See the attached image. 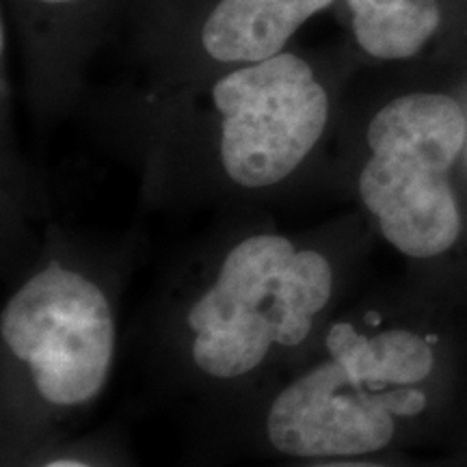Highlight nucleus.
<instances>
[{
    "instance_id": "5",
    "label": "nucleus",
    "mask_w": 467,
    "mask_h": 467,
    "mask_svg": "<svg viewBox=\"0 0 467 467\" xmlns=\"http://www.w3.org/2000/svg\"><path fill=\"white\" fill-rule=\"evenodd\" d=\"M424 407L426 394L413 385L375 392L329 358L279 392L266 413V437L285 457L359 459L392 441L396 418Z\"/></svg>"
},
{
    "instance_id": "4",
    "label": "nucleus",
    "mask_w": 467,
    "mask_h": 467,
    "mask_svg": "<svg viewBox=\"0 0 467 467\" xmlns=\"http://www.w3.org/2000/svg\"><path fill=\"white\" fill-rule=\"evenodd\" d=\"M225 173L244 189H266L295 171L323 137L329 100L312 67L295 55L251 63L213 89Z\"/></svg>"
},
{
    "instance_id": "1",
    "label": "nucleus",
    "mask_w": 467,
    "mask_h": 467,
    "mask_svg": "<svg viewBox=\"0 0 467 467\" xmlns=\"http://www.w3.org/2000/svg\"><path fill=\"white\" fill-rule=\"evenodd\" d=\"M331 292L334 268L323 254L277 234L244 238L189 309L192 359L214 379L249 375L273 347L306 340Z\"/></svg>"
},
{
    "instance_id": "10",
    "label": "nucleus",
    "mask_w": 467,
    "mask_h": 467,
    "mask_svg": "<svg viewBox=\"0 0 467 467\" xmlns=\"http://www.w3.org/2000/svg\"><path fill=\"white\" fill-rule=\"evenodd\" d=\"M44 467H93V465L85 463V461H78V459H55V461H50V463H46Z\"/></svg>"
},
{
    "instance_id": "7",
    "label": "nucleus",
    "mask_w": 467,
    "mask_h": 467,
    "mask_svg": "<svg viewBox=\"0 0 467 467\" xmlns=\"http://www.w3.org/2000/svg\"><path fill=\"white\" fill-rule=\"evenodd\" d=\"M327 348L331 359L375 392L422 383L435 366L429 342L402 329L366 337L353 325L337 323L327 334Z\"/></svg>"
},
{
    "instance_id": "8",
    "label": "nucleus",
    "mask_w": 467,
    "mask_h": 467,
    "mask_svg": "<svg viewBox=\"0 0 467 467\" xmlns=\"http://www.w3.org/2000/svg\"><path fill=\"white\" fill-rule=\"evenodd\" d=\"M358 44L377 58H409L440 28L437 0H348Z\"/></svg>"
},
{
    "instance_id": "6",
    "label": "nucleus",
    "mask_w": 467,
    "mask_h": 467,
    "mask_svg": "<svg viewBox=\"0 0 467 467\" xmlns=\"http://www.w3.org/2000/svg\"><path fill=\"white\" fill-rule=\"evenodd\" d=\"M334 0H221L206 20L202 44L221 63H258L284 50L307 17Z\"/></svg>"
},
{
    "instance_id": "11",
    "label": "nucleus",
    "mask_w": 467,
    "mask_h": 467,
    "mask_svg": "<svg viewBox=\"0 0 467 467\" xmlns=\"http://www.w3.org/2000/svg\"><path fill=\"white\" fill-rule=\"evenodd\" d=\"M42 3H52V5H57V3H72V0H42Z\"/></svg>"
},
{
    "instance_id": "2",
    "label": "nucleus",
    "mask_w": 467,
    "mask_h": 467,
    "mask_svg": "<svg viewBox=\"0 0 467 467\" xmlns=\"http://www.w3.org/2000/svg\"><path fill=\"white\" fill-rule=\"evenodd\" d=\"M467 134L459 102L441 93H409L368 126L370 159L359 195L381 234L409 258H435L459 241L461 213L448 171Z\"/></svg>"
},
{
    "instance_id": "9",
    "label": "nucleus",
    "mask_w": 467,
    "mask_h": 467,
    "mask_svg": "<svg viewBox=\"0 0 467 467\" xmlns=\"http://www.w3.org/2000/svg\"><path fill=\"white\" fill-rule=\"evenodd\" d=\"M307 467H388L375 461H361V459H329V461H318V463L307 465Z\"/></svg>"
},
{
    "instance_id": "3",
    "label": "nucleus",
    "mask_w": 467,
    "mask_h": 467,
    "mask_svg": "<svg viewBox=\"0 0 467 467\" xmlns=\"http://www.w3.org/2000/svg\"><path fill=\"white\" fill-rule=\"evenodd\" d=\"M0 334L52 405H83L107 383L113 312L104 292L78 273L52 265L25 282L3 309Z\"/></svg>"
}]
</instances>
